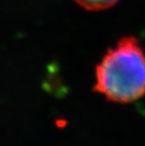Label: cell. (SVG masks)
Segmentation results:
<instances>
[{
	"instance_id": "6da1fadb",
	"label": "cell",
	"mask_w": 145,
	"mask_h": 146,
	"mask_svg": "<svg viewBox=\"0 0 145 146\" xmlns=\"http://www.w3.org/2000/svg\"><path fill=\"white\" fill-rule=\"evenodd\" d=\"M93 90L120 104L145 94V52L136 37H122L107 51L95 68Z\"/></svg>"
},
{
	"instance_id": "7a4b0ae2",
	"label": "cell",
	"mask_w": 145,
	"mask_h": 146,
	"mask_svg": "<svg viewBox=\"0 0 145 146\" xmlns=\"http://www.w3.org/2000/svg\"><path fill=\"white\" fill-rule=\"evenodd\" d=\"M87 11H103L113 7L119 0H73Z\"/></svg>"
}]
</instances>
